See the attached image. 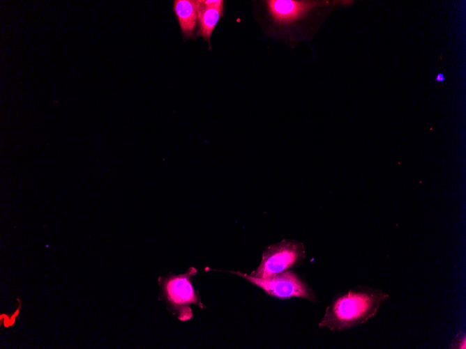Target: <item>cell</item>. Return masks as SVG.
I'll return each mask as SVG.
<instances>
[{"label": "cell", "mask_w": 466, "mask_h": 349, "mask_svg": "<svg viewBox=\"0 0 466 349\" xmlns=\"http://www.w3.org/2000/svg\"><path fill=\"white\" fill-rule=\"evenodd\" d=\"M448 348L451 349H465L466 348V335L463 331H460L457 333L455 337L451 341Z\"/></svg>", "instance_id": "cell-8"}, {"label": "cell", "mask_w": 466, "mask_h": 349, "mask_svg": "<svg viewBox=\"0 0 466 349\" xmlns=\"http://www.w3.org/2000/svg\"><path fill=\"white\" fill-rule=\"evenodd\" d=\"M199 3L200 0L174 1L173 10L185 36H192L195 30Z\"/></svg>", "instance_id": "cell-7"}, {"label": "cell", "mask_w": 466, "mask_h": 349, "mask_svg": "<svg viewBox=\"0 0 466 349\" xmlns=\"http://www.w3.org/2000/svg\"><path fill=\"white\" fill-rule=\"evenodd\" d=\"M389 298L385 291L356 286L336 293L326 308L318 326L342 332L367 323Z\"/></svg>", "instance_id": "cell-1"}, {"label": "cell", "mask_w": 466, "mask_h": 349, "mask_svg": "<svg viewBox=\"0 0 466 349\" xmlns=\"http://www.w3.org/2000/svg\"><path fill=\"white\" fill-rule=\"evenodd\" d=\"M317 3L308 1L268 0L269 13L278 24H288L304 17Z\"/></svg>", "instance_id": "cell-5"}, {"label": "cell", "mask_w": 466, "mask_h": 349, "mask_svg": "<svg viewBox=\"0 0 466 349\" xmlns=\"http://www.w3.org/2000/svg\"><path fill=\"white\" fill-rule=\"evenodd\" d=\"M223 13V1L200 0L197 21L199 29L197 35L209 41L212 32Z\"/></svg>", "instance_id": "cell-6"}, {"label": "cell", "mask_w": 466, "mask_h": 349, "mask_svg": "<svg viewBox=\"0 0 466 349\" xmlns=\"http://www.w3.org/2000/svg\"><path fill=\"white\" fill-rule=\"evenodd\" d=\"M444 79V78L442 74H439L437 77V81H443Z\"/></svg>", "instance_id": "cell-9"}, {"label": "cell", "mask_w": 466, "mask_h": 349, "mask_svg": "<svg viewBox=\"0 0 466 349\" xmlns=\"http://www.w3.org/2000/svg\"><path fill=\"white\" fill-rule=\"evenodd\" d=\"M197 274L195 267H190L183 274H170L159 278L161 289L160 297L164 299L167 307L176 314L179 320H188L193 317L190 305L197 304L204 308L198 291L192 284V277Z\"/></svg>", "instance_id": "cell-2"}, {"label": "cell", "mask_w": 466, "mask_h": 349, "mask_svg": "<svg viewBox=\"0 0 466 349\" xmlns=\"http://www.w3.org/2000/svg\"><path fill=\"white\" fill-rule=\"evenodd\" d=\"M224 272L239 276L252 284L262 288L266 294L279 299L298 297L313 302L317 301L314 290L307 282L291 270L264 279L255 277L240 271L227 270Z\"/></svg>", "instance_id": "cell-4"}, {"label": "cell", "mask_w": 466, "mask_h": 349, "mask_svg": "<svg viewBox=\"0 0 466 349\" xmlns=\"http://www.w3.org/2000/svg\"><path fill=\"white\" fill-rule=\"evenodd\" d=\"M306 256L303 242L291 239L282 240L264 249L261 262L250 275L262 279L271 277L301 265Z\"/></svg>", "instance_id": "cell-3"}]
</instances>
